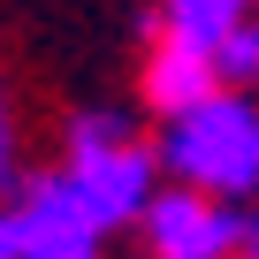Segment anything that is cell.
Returning a JSON list of instances; mask_svg holds the SVG:
<instances>
[{"instance_id":"3","label":"cell","mask_w":259,"mask_h":259,"mask_svg":"<svg viewBox=\"0 0 259 259\" xmlns=\"http://www.w3.org/2000/svg\"><path fill=\"white\" fill-rule=\"evenodd\" d=\"M145 251L153 259H236L251 236V213H236V198L198 191V183H160V198L145 206Z\"/></svg>"},{"instance_id":"8","label":"cell","mask_w":259,"mask_h":259,"mask_svg":"<svg viewBox=\"0 0 259 259\" xmlns=\"http://www.w3.org/2000/svg\"><path fill=\"white\" fill-rule=\"evenodd\" d=\"M16 183V130H8V99H0V191Z\"/></svg>"},{"instance_id":"6","label":"cell","mask_w":259,"mask_h":259,"mask_svg":"<svg viewBox=\"0 0 259 259\" xmlns=\"http://www.w3.org/2000/svg\"><path fill=\"white\" fill-rule=\"evenodd\" d=\"M221 84H259V16H244L229 38H221Z\"/></svg>"},{"instance_id":"4","label":"cell","mask_w":259,"mask_h":259,"mask_svg":"<svg viewBox=\"0 0 259 259\" xmlns=\"http://www.w3.org/2000/svg\"><path fill=\"white\" fill-rule=\"evenodd\" d=\"M138 92H145V107H153L160 122L191 114L198 99L221 92V46L160 16V31H153V46H145V69H138Z\"/></svg>"},{"instance_id":"1","label":"cell","mask_w":259,"mask_h":259,"mask_svg":"<svg viewBox=\"0 0 259 259\" xmlns=\"http://www.w3.org/2000/svg\"><path fill=\"white\" fill-rule=\"evenodd\" d=\"M160 160H168L176 183H198V191H221V198H251L259 191V99L221 84L191 114L160 122Z\"/></svg>"},{"instance_id":"5","label":"cell","mask_w":259,"mask_h":259,"mask_svg":"<svg viewBox=\"0 0 259 259\" xmlns=\"http://www.w3.org/2000/svg\"><path fill=\"white\" fill-rule=\"evenodd\" d=\"M23 259H99V213L84 206V191L69 183V168L31 176L23 183Z\"/></svg>"},{"instance_id":"7","label":"cell","mask_w":259,"mask_h":259,"mask_svg":"<svg viewBox=\"0 0 259 259\" xmlns=\"http://www.w3.org/2000/svg\"><path fill=\"white\" fill-rule=\"evenodd\" d=\"M0 259H23V206H0Z\"/></svg>"},{"instance_id":"9","label":"cell","mask_w":259,"mask_h":259,"mask_svg":"<svg viewBox=\"0 0 259 259\" xmlns=\"http://www.w3.org/2000/svg\"><path fill=\"white\" fill-rule=\"evenodd\" d=\"M236 259H259V213H251V236H244V251Z\"/></svg>"},{"instance_id":"2","label":"cell","mask_w":259,"mask_h":259,"mask_svg":"<svg viewBox=\"0 0 259 259\" xmlns=\"http://www.w3.org/2000/svg\"><path fill=\"white\" fill-rule=\"evenodd\" d=\"M69 183L84 191V206L99 213V229H130V221H145V206L160 198V153L138 145L122 130V114H76L69 130Z\"/></svg>"}]
</instances>
